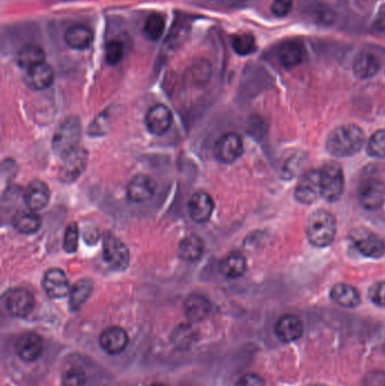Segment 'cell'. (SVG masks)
Here are the masks:
<instances>
[{
    "label": "cell",
    "instance_id": "484cf974",
    "mask_svg": "<svg viewBox=\"0 0 385 386\" xmlns=\"http://www.w3.org/2000/svg\"><path fill=\"white\" fill-rule=\"evenodd\" d=\"M204 244L198 235L190 234L179 244V256L187 262L198 261L204 254Z\"/></svg>",
    "mask_w": 385,
    "mask_h": 386
},
{
    "label": "cell",
    "instance_id": "603a6c76",
    "mask_svg": "<svg viewBox=\"0 0 385 386\" xmlns=\"http://www.w3.org/2000/svg\"><path fill=\"white\" fill-rule=\"evenodd\" d=\"M248 263H246V256L240 252H232L222 258L220 262V274L231 278L236 279L246 274Z\"/></svg>",
    "mask_w": 385,
    "mask_h": 386
},
{
    "label": "cell",
    "instance_id": "4fadbf2b",
    "mask_svg": "<svg viewBox=\"0 0 385 386\" xmlns=\"http://www.w3.org/2000/svg\"><path fill=\"white\" fill-rule=\"evenodd\" d=\"M42 286L47 296L54 300L66 298L70 293L68 277L65 271L58 268H54L45 272Z\"/></svg>",
    "mask_w": 385,
    "mask_h": 386
},
{
    "label": "cell",
    "instance_id": "60d3db41",
    "mask_svg": "<svg viewBox=\"0 0 385 386\" xmlns=\"http://www.w3.org/2000/svg\"><path fill=\"white\" fill-rule=\"evenodd\" d=\"M151 386H166V385H163V384H160V383H155V384H151Z\"/></svg>",
    "mask_w": 385,
    "mask_h": 386
},
{
    "label": "cell",
    "instance_id": "ffe728a7",
    "mask_svg": "<svg viewBox=\"0 0 385 386\" xmlns=\"http://www.w3.org/2000/svg\"><path fill=\"white\" fill-rule=\"evenodd\" d=\"M54 81V72L49 63H43L27 70L25 83L34 91H43L50 87Z\"/></svg>",
    "mask_w": 385,
    "mask_h": 386
},
{
    "label": "cell",
    "instance_id": "9c48e42d",
    "mask_svg": "<svg viewBox=\"0 0 385 386\" xmlns=\"http://www.w3.org/2000/svg\"><path fill=\"white\" fill-rule=\"evenodd\" d=\"M63 158V162L59 169V178L65 183H70L82 176L87 165L89 154L86 149L78 147Z\"/></svg>",
    "mask_w": 385,
    "mask_h": 386
},
{
    "label": "cell",
    "instance_id": "6da1fadb",
    "mask_svg": "<svg viewBox=\"0 0 385 386\" xmlns=\"http://www.w3.org/2000/svg\"><path fill=\"white\" fill-rule=\"evenodd\" d=\"M365 134L358 125L348 123L332 130L326 139V149L335 157H352L363 148Z\"/></svg>",
    "mask_w": 385,
    "mask_h": 386
},
{
    "label": "cell",
    "instance_id": "7c38bea8",
    "mask_svg": "<svg viewBox=\"0 0 385 386\" xmlns=\"http://www.w3.org/2000/svg\"><path fill=\"white\" fill-rule=\"evenodd\" d=\"M215 209V202L211 194L204 191L193 193L188 202L190 217L195 223H206L211 219Z\"/></svg>",
    "mask_w": 385,
    "mask_h": 386
},
{
    "label": "cell",
    "instance_id": "44dd1931",
    "mask_svg": "<svg viewBox=\"0 0 385 386\" xmlns=\"http://www.w3.org/2000/svg\"><path fill=\"white\" fill-rule=\"evenodd\" d=\"M381 69V61L375 54L363 51L354 59L353 70L359 79H370L377 76Z\"/></svg>",
    "mask_w": 385,
    "mask_h": 386
},
{
    "label": "cell",
    "instance_id": "52a82bcc",
    "mask_svg": "<svg viewBox=\"0 0 385 386\" xmlns=\"http://www.w3.org/2000/svg\"><path fill=\"white\" fill-rule=\"evenodd\" d=\"M244 152L243 140L236 132H227L222 134L215 144L213 153L218 161L222 163H234Z\"/></svg>",
    "mask_w": 385,
    "mask_h": 386
},
{
    "label": "cell",
    "instance_id": "30bf717a",
    "mask_svg": "<svg viewBox=\"0 0 385 386\" xmlns=\"http://www.w3.org/2000/svg\"><path fill=\"white\" fill-rule=\"evenodd\" d=\"M358 199L368 210H377L385 203V185L379 178H368L359 187Z\"/></svg>",
    "mask_w": 385,
    "mask_h": 386
},
{
    "label": "cell",
    "instance_id": "ab89813d",
    "mask_svg": "<svg viewBox=\"0 0 385 386\" xmlns=\"http://www.w3.org/2000/svg\"><path fill=\"white\" fill-rule=\"evenodd\" d=\"M235 386H266L264 380L257 374H246L237 380Z\"/></svg>",
    "mask_w": 385,
    "mask_h": 386
},
{
    "label": "cell",
    "instance_id": "4dcf8cb0",
    "mask_svg": "<svg viewBox=\"0 0 385 386\" xmlns=\"http://www.w3.org/2000/svg\"><path fill=\"white\" fill-rule=\"evenodd\" d=\"M190 81L196 85H202L207 83L211 76V65L206 59H197L190 65L189 72Z\"/></svg>",
    "mask_w": 385,
    "mask_h": 386
},
{
    "label": "cell",
    "instance_id": "d590c367",
    "mask_svg": "<svg viewBox=\"0 0 385 386\" xmlns=\"http://www.w3.org/2000/svg\"><path fill=\"white\" fill-rule=\"evenodd\" d=\"M78 241H80V229L76 223H71L66 229L63 238V249L66 252L74 253L77 251Z\"/></svg>",
    "mask_w": 385,
    "mask_h": 386
},
{
    "label": "cell",
    "instance_id": "2e32d148",
    "mask_svg": "<svg viewBox=\"0 0 385 386\" xmlns=\"http://www.w3.org/2000/svg\"><path fill=\"white\" fill-rule=\"evenodd\" d=\"M146 127L153 134H164L171 128L173 122L172 112L164 105H156L146 114Z\"/></svg>",
    "mask_w": 385,
    "mask_h": 386
},
{
    "label": "cell",
    "instance_id": "8d00e7d4",
    "mask_svg": "<svg viewBox=\"0 0 385 386\" xmlns=\"http://www.w3.org/2000/svg\"><path fill=\"white\" fill-rule=\"evenodd\" d=\"M85 384L86 376L82 369H69L63 374V386H85Z\"/></svg>",
    "mask_w": 385,
    "mask_h": 386
},
{
    "label": "cell",
    "instance_id": "8fae6325",
    "mask_svg": "<svg viewBox=\"0 0 385 386\" xmlns=\"http://www.w3.org/2000/svg\"><path fill=\"white\" fill-rule=\"evenodd\" d=\"M7 311L16 318H25L34 309V296L25 288H13L5 296Z\"/></svg>",
    "mask_w": 385,
    "mask_h": 386
},
{
    "label": "cell",
    "instance_id": "d6986e66",
    "mask_svg": "<svg viewBox=\"0 0 385 386\" xmlns=\"http://www.w3.org/2000/svg\"><path fill=\"white\" fill-rule=\"evenodd\" d=\"M127 332L122 327H107L100 337V345L105 353L110 355H118L125 350L128 346Z\"/></svg>",
    "mask_w": 385,
    "mask_h": 386
},
{
    "label": "cell",
    "instance_id": "277c9868",
    "mask_svg": "<svg viewBox=\"0 0 385 386\" xmlns=\"http://www.w3.org/2000/svg\"><path fill=\"white\" fill-rule=\"evenodd\" d=\"M321 172V196L329 202L338 201L345 189L342 167L337 162L326 163Z\"/></svg>",
    "mask_w": 385,
    "mask_h": 386
},
{
    "label": "cell",
    "instance_id": "5bb4252c",
    "mask_svg": "<svg viewBox=\"0 0 385 386\" xmlns=\"http://www.w3.org/2000/svg\"><path fill=\"white\" fill-rule=\"evenodd\" d=\"M158 185L154 178L149 176H134L127 185L128 199L133 202H145L151 199L156 193Z\"/></svg>",
    "mask_w": 385,
    "mask_h": 386
},
{
    "label": "cell",
    "instance_id": "7a4b0ae2",
    "mask_svg": "<svg viewBox=\"0 0 385 386\" xmlns=\"http://www.w3.org/2000/svg\"><path fill=\"white\" fill-rule=\"evenodd\" d=\"M337 234V219L335 215L326 209L313 211L308 218L306 235L312 245L326 247L333 242Z\"/></svg>",
    "mask_w": 385,
    "mask_h": 386
},
{
    "label": "cell",
    "instance_id": "e575fe53",
    "mask_svg": "<svg viewBox=\"0 0 385 386\" xmlns=\"http://www.w3.org/2000/svg\"><path fill=\"white\" fill-rule=\"evenodd\" d=\"M125 54V47L120 40H111L105 47V60L109 65H118Z\"/></svg>",
    "mask_w": 385,
    "mask_h": 386
},
{
    "label": "cell",
    "instance_id": "d6a6232c",
    "mask_svg": "<svg viewBox=\"0 0 385 386\" xmlns=\"http://www.w3.org/2000/svg\"><path fill=\"white\" fill-rule=\"evenodd\" d=\"M232 48L239 56H249L257 50V42L251 34H236L232 39Z\"/></svg>",
    "mask_w": 385,
    "mask_h": 386
},
{
    "label": "cell",
    "instance_id": "3957f363",
    "mask_svg": "<svg viewBox=\"0 0 385 386\" xmlns=\"http://www.w3.org/2000/svg\"><path fill=\"white\" fill-rule=\"evenodd\" d=\"M82 137V125L76 116H69L58 127L52 139V148L56 155L65 157L66 155L78 148Z\"/></svg>",
    "mask_w": 385,
    "mask_h": 386
},
{
    "label": "cell",
    "instance_id": "f1b7e54d",
    "mask_svg": "<svg viewBox=\"0 0 385 386\" xmlns=\"http://www.w3.org/2000/svg\"><path fill=\"white\" fill-rule=\"evenodd\" d=\"M93 281L83 278L75 282L69 293V306L71 311H78L85 304L93 291Z\"/></svg>",
    "mask_w": 385,
    "mask_h": 386
},
{
    "label": "cell",
    "instance_id": "836d02e7",
    "mask_svg": "<svg viewBox=\"0 0 385 386\" xmlns=\"http://www.w3.org/2000/svg\"><path fill=\"white\" fill-rule=\"evenodd\" d=\"M368 153L372 157L385 158V129H379L370 136Z\"/></svg>",
    "mask_w": 385,
    "mask_h": 386
},
{
    "label": "cell",
    "instance_id": "e0dca14e",
    "mask_svg": "<svg viewBox=\"0 0 385 386\" xmlns=\"http://www.w3.org/2000/svg\"><path fill=\"white\" fill-rule=\"evenodd\" d=\"M45 343L41 337L36 333H24L16 342V351L24 362H34L41 356Z\"/></svg>",
    "mask_w": 385,
    "mask_h": 386
},
{
    "label": "cell",
    "instance_id": "1f68e13d",
    "mask_svg": "<svg viewBox=\"0 0 385 386\" xmlns=\"http://www.w3.org/2000/svg\"><path fill=\"white\" fill-rule=\"evenodd\" d=\"M164 30H165V21H164L163 16L158 14V13L151 14L146 20L145 25H144V33L151 41L160 39L163 36Z\"/></svg>",
    "mask_w": 385,
    "mask_h": 386
},
{
    "label": "cell",
    "instance_id": "cb8c5ba5",
    "mask_svg": "<svg viewBox=\"0 0 385 386\" xmlns=\"http://www.w3.org/2000/svg\"><path fill=\"white\" fill-rule=\"evenodd\" d=\"M211 311V302L202 295H190L184 303V312L191 321H202L207 318Z\"/></svg>",
    "mask_w": 385,
    "mask_h": 386
},
{
    "label": "cell",
    "instance_id": "8992f818",
    "mask_svg": "<svg viewBox=\"0 0 385 386\" xmlns=\"http://www.w3.org/2000/svg\"><path fill=\"white\" fill-rule=\"evenodd\" d=\"M350 240L361 254L368 258H379L385 254V241L370 229H356Z\"/></svg>",
    "mask_w": 385,
    "mask_h": 386
},
{
    "label": "cell",
    "instance_id": "b9f144b4",
    "mask_svg": "<svg viewBox=\"0 0 385 386\" xmlns=\"http://www.w3.org/2000/svg\"><path fill=\"white\" fill-rule=\"evenodd\" d=\"M311 386H326V385H322V384H315V385H311Z\"/></svg>",
    "mask_w": 385,
    "mask_h": 386
},
{
    "label": "cell",
    "instance_id": "ba28073f",
    "mask_svg": "<svg viewBox=\"0 0 385 386\" xmlns=\"http://www.w3.org/2000/svg\"><path fill=\"white\" fill-rule=\"evenodd\" d=\"M321 196L320 169H310L299 178L295 187V198L301 203L310 205Z\"/></svg>",
    "mask_w": 385,
    "mask_h": 386
},
{
    "label": "cell",
    "instance_id": "83f0119b",
    "mask_svg": "<svg viewBox=\"0 0 385 386\" xmlns=\"http://www.w3.org/2000/svg\"><path fill=\"white\" fill-rule=\"evenodd\" d=\"M93 34L89 27L84 25H75L66 31L65 41L75 50H84L92 43Z\"/></svg>",
    "mask_w": 385,
    "mask_h": 386
},
{
    "label": "cell",
    "instance_id": "4316f807",
    "mask_svg": "<svg viewBox=\"0 0 385 386\" xmlns=\"http://www.w3.org/2000/svg\"><path fill=\"white\" fill-rule=\"evenodd\" d=\"M279 61L286 68H294L301 65L304 58V51L299 42L287 41L279 47Z\"/></svg>",
    "mask_w": 385,
    "mask_h": 386
},
{
    "label": "cell",
    "instance_id": "d4e9b609",
    "mask_svg": "<svg viewBox=\"0 0 385 386\" xmlns=\"http://www.w3.org/2000/svg\"><path fill=\"white\" fill-rule=\"evenodd\" d=\"M13 226L22 234H34L42 226V218L36 211L20 210L14 215Z\"/></svg>",
    "mask_w": 385,
    "mask_h": 386
},
{
    "label": "cell",
    "instance_id": "f546056e",
    "mask_svg": "<svg viewBox=\"0 0 385 386\" xmlns=\"http://www.w3.org/2000/svg\"><path fill=\"white\" fill-rule=\"evenodd\" d=\"M16 60H17V65L21 68L29 70L36 65L45 63V52L40 45H27L18 51Z\"/></svg>",
    "mask_w": 385,
    "mask_h": 386
},
{
    "label": "cell",
    "instance_id": "7402d4cb",
    "mask_svg": "<svg viewBox=\"0 0 385 386\" xmlns=\"http://www.w3.org/2000/svg\"><path fill=\"white\" fill-rule=\"evenodd\" d=\"M330 298L337 305L349 309H353L361 303L359 291L348 284H337L333 286L330 291Z\"/></svg>",
    "mask_w": 385,
    "mask_h": 386
},
{
    "label": "cell",
    "instance_id": "5b68a950",
    "mask_svg": "<svg viewBox=\"0 0 385 386\" xmlns=\"http://www.w3.org/2000/svg\"><path fill=\"white\" fill-rule=\"evenodd\" d=\"M103 258L113 270L122 271L129 265L130 252L120 238L107 232L103 238Z\"/></svg>",
    "mask_w": 385,
    "mask_h": 386
},
{
    "label": "cell",
    "instance_id": "ac0fdd59",
    "mask_svg": "<svg viewBox=\"0 0 385 386\" xmlns=\"http://www.w3.org/2000/svg\"><path fill=\"white\" fill-rule=\"evenodd\" d=\"M50 189L41 180H34L27 185L24 193V201L27 208L32 211H40L47 207L50 201Z\"/></svg>",
    "mask_w": 385,
    "mask_h": 386
},
{
    "label": "cell",
    "instance_id": "74e56055",
    "mask_svg": "<svg viewBox=\"0 0 385 386\" xmlns=\"http://www.w3.org/2000/svg\"><path fill=\"white\" fill-rule=\"evenodd\" d=\"M370 300L379 307H385V281L374 284L368 291Z\"/></svg>",
    "mask_w": 385,
    "mask_h": 386
},
{
    "label": "cell",
    "instance_id": "f35d334b",
    "mask_svg": "<svg viewBox=\"0 0 385 386\" xmlns=\"http://www.w3.org/2000/svg\"><path fill=\"white\" fill-rule=\"evenodd\" d=\"M294 6V0H273L271 12L277 17H286L289 15Z\"/></svg>",
    "mask_w": 385,
    "mask_h": 386
},
{
    "label": "cell",
    "instance_id": "9a60e30c",
    "mask_svg": "<svg viewBox=\"0 0 385 386\" xmlns=\"http://www.w3.org/2000/svg\"><path fill=\"white\" fill-rule=\"evenodd\" d=\"M275 332L280 341L291 343L302 338L304 324L297 315L285 314L275 323Z\"/></svg>",
    "mask_w": 385,
    "mask_h": 386
}]
</instances>
